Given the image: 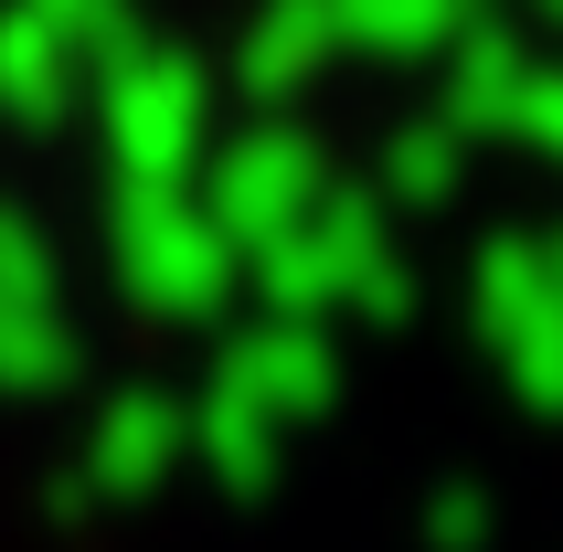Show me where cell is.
I'll list each match as a JSON object with an SVG mask.
<instances>
[{"mask_svg":"<svg viewBox=\"0 0 563 552\" xmlns=\"http://www.w3.org/2000/svg\"><path fill=\"white\" fill-rule=\"evenodd\" d=\"M159 478H170V426H159L150 404H128L118 426H107V446H96V489L139 499V489H159Z\"/></svg>","mask_w":563,"mask_h":552,"instance_id":"obj_1","label":"cell"}]
</instances>
